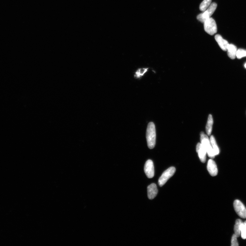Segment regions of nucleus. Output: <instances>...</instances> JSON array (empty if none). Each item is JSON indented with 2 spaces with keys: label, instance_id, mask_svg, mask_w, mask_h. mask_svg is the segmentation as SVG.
Listing matches in <instances>:
<instances>
[{
  "label": "nucleus",
  "instance_id": "obj_13",
  "mask_svg": "<svg viewBox=\"0 0 246 246\" xmlns=\"http://www.w3.org/2000/svg\"><path fill=\"white\" fill-rule=\"evenodd\" d=\"M213 124V120L211 115H209L208 116L207 124L206 126V131L207 135L210 136L212 130V127Z\"/></svg>",
  "mask_w": 246,
  "mask_h": 246
},
{
  "label": "nucleus",
  "instance_id": "obj_16",
  "mask_svg": "<svg viewBox=\"0 0 246 246\" xmlns=\"http://www.w3.org/2000/svg\"><path fill=\"white\" fill-rule=\"evenodd\" d=\"M217 4L215 3H211L210 6L205 11V12L208 14L209 17H211L212 15L213 14L215 11L217 9Z\"/></svg>",
  "mask_w": 246,
  "mask_h": 246
},
{
  "label": "nucleus",
  "instance_id": "obj_21",
  "mask_svg": "<svg viewBox=\"0 0 246 246\" xmlns=\"http://www.w3.org/2000/svg\"><path fill=\"white\" fill-rule=\"evenodd\" d=\"M244 67H245V68L246 69V63L244 64Z\"/></svg>",
  "mask_w": 246,
  "mask_h": 246
},
{
  "label": "nucleus",
  "instance_id": "obj_22",
  "mask_svg": "<svg viewBox=\"0 0 246 246\" xmlns=\"http://www.w3.org/2000/svg\"><path fill=\"white\" fill-rule=\"evenodd\" d=\"M244 223H245V225H246V221H245V222H244Z\"/></svg>",
  "mask_w": 246,
  "mask_h": 246
},
{
  "label": "nucleus",
  "instance_id": "obj_10",
  "mask_svg": "<svg viewBox=\"0 0 246 246\" xmlns=\"http://www.w3.org/2000/svg\"><path fill=\"white\" fill-rule=\"evenodd\" d=\"M215 38L221 49L223 51H227V47L229 44L228 41L223 39L222 36L219 34L215 35Z\"/></svg>",
  "mask_w": 246,
  "mask_h": 246
},
{
  "label": "nucleus",
  "instance_id": "obj_18",
  "mask_svg": "<svg viewBox=\"0 0 246 246\" xmlns=\"http://www.w3.org/2000/svg\"><path fill=\"white\" fill-rule=\"evenodd\" d=\"M241 237L243 239H246V226L244 223L242 222L241 225Z\"/></svg>",
  "mask_w": 246,
  "mask_h": 246
},
{
  "label": "nucleus",
  "instance_id": "obj_1",
  "mask_svg": "<svg viewBox=\"0 0 246 246\" xmlns=\"http://www.w3.org/2000/svg\"><path fill=\"white\" fill-rule=\"evenodd\" d=\"M146 138L148 148L153 149L155 146L156 140L155 126L153 122H150L148 125Z\"/></svg>",
  "mask_w": 246,
  "mask_h": 246
},
{
  "label": "nucleus",
  "instance_id": "obj_8",
  "mask_svg": "<svg viewBox=\"0 0 246 246\" xmlns=\"http://www.w3.org/2000/svg\"><path fill=\"white\" fill-rule=\"evenodd\" d=\"M207 170L211 176L212 177L217 176L218 174V169L217 164L213 159L208 160L207 165Z\"/></svg>",
  "mask_w": 246,
  "mask_h": 246
},
{
  "label": "nucleus",
  "instance_id": "obj_20",
  "mask_svg": "<svg viewBox=\"0 0 246 246\" xmlns=\"http://www.w3.org/2000/svg\"><path fill=\"white\" fill-rule=\"evenodd\" d=\"M237 236L235 234H233L232 237V241H231V246H238V244L237 240Z\"/></svg>",
  "mask_w": 246,
  "mask_h": 246
},
{
  "label": "nucleus",
  "instance_id": "obj_7",
  "mask_svg": "<svg viewBox=\"0 0 246 246\" xmlns=\"http://www.w3.org/2000/svg\"><path fill=\"white\" fill-rule=\"evenodd\" d=\"M196 151L198 154L199 157L201 162L204 163L206 161V149L201 143H197L196 146Z\"/></svg>",
  "mask_w": 246,
  "mask_h": 246
},
{
  "label": "nucleus",
  "instance_id": "obj_12",
  "mask_svg": "<svg viewBox=\"0 0 246 246\" xmlns=\"http://www.w3.org/2000/svg\"><path fill=\"white\" fill-rule=\"evenodd\" d=\"M149 68H140L138 69L135 73L134 77L137 79H141L148 71Z\"/></svg>",
  "mask_w": 246,
  "mask_h": 246
},
{
  "label": "nucleus",
  "instance_id": "obj_9",
  "mask_svg": "<svg viewBox=\"0 0 246 246\" xmlns=\"http://www.w3.org/2000/svg\"><path fill=\"white\" fill-rule=\"evenodd\" d=\"M158 192L157 186L155 183L151 184L147 187L148 197L149 199H154L157 195Z\"/></svg>",
  "mask_w": 246,
  "mask_h": 246
},
{
  "label": "nucleus",
  "instance_id": "obj_19",
  "mask_svg": "<svg viewBox=\"0 0 246 246\" xmlns=\"http://www.w3.org/2000/svg\"><path fill=\"white\" fill-rule=\"evenodd\" d=\"M246 57V50L243 49H238L237 50L236 57L238 59Z\"/></svg>",
  "mask_w": 246,
  "mask_h": 246
},
{
  "label": "nucleus",
  "instance_id": "obj_5",
  "mask_svg": "<svg viewBox=\"0 0 246 246\" xmlns=\"http://www.w3.org/2000/svg\"><path fill=\"white\" fill-rule=\"evenodd\" d=\"M233 207L235 211L240 217L246 218V208L241 201L238 200H235Z\"/></svg>",
  "mask_w": 246,
  "mask_h": 246
},
{
  "label": "nucleus",
  "instance_id": "obj_14",
  "mask_svg": "<svg viewBox=\"0 0 246 246\" xmlns=\"http://www.w3.org/2000/svg\"><path fill=\"white\" fill-rule=\"evenodd\" d=\"M243 222L241 220L237 219L236 220L234 228V234L237 237H239L241 234V223Z\"/></svg>",
  "mask_w": 246,
  "mask_h": 246
},
{
  "label": "nucleus",
  "instance_id": "obj_17",
  "mask_svg": "<svg viewBox=\"0 0 246 246\" xmlns=\"http://www.w3.org/2000/svg\"><path fill=\"white\" fill-rule=\"evenodd\" d=\"M211 2L212 0H204L200 5V10L202 12H204L210 6Z\"/></svg>",
  "mask_w": 246,
  "mask_h": 246
},
{
  "label": "nucleus",
  "instance_id": "obj_2",
  "mask_svg": "<svg viewBox=\"0 0 246 246\" xmlns=\"http://www.w3.org/2000/svg\"><path fill=\"white\" fill-rule=\"evenodd\" d=\"M200 135L201 143L206 149L208 156L212 159L214 158L215 155L210 140L203 132H201Z\"/></svg>",
  "mask_w": 246,
  "mask_h": 246
},
{
  "label": "nucleus",
  "instance_id": "obj_4",
  "mask_svg": "<svg viewBox=\"0 0 246 246\" xmlns=\"http://www.w3.org/2000/svg\"><path fill=\"white\" fill-rule=\"evenodd\" d=\"M176 171V169L174 167H171L163 172L159 178L158 184L160 187L165 185L168 180L172 177Z\"/></svg>",
  "mask_w": 246,
  "mask_h": 246
},
{
  "label": "nucleus",
  "instance_id": "obj_11",
  "mask_svg": "<svg viewBox=\"0 0 246 246\" xmlns=\"http://www.w3.org/2000/svg\"><path fill=\"white\" fill-rule=\"evenodd\" d=\"M237 51V47L232 44H229L227 48V54L228 57L232 59H234L236 57Z\"/></svg>",
  "mask_w": 246,
  "mask_h": 246
},
{
  "label": "nucleus",
  "instance_id": "obj_3",
  "mask_svg": "<svg viewBox=\"0 0 246 246\" xmlns=\"http://www.w3.org/2000/svg\"><path fill=\"white\" fill-rule=\"evenodd\" d=\"M204 27L205 31L211 35H214L217 32V24L213 18H208L205 21Z\"/></svg>",
  "mask_w": 246,
  "mask_h": 246
},
{
  "label": "nucleus",
  "instance_id": "obj_6",
  "mask_svg": "<svg viewBox=\"0 0 246 246\" xmlns=\"http://www.w3.org/2000/svg\"><path fill=\"white\" fill-rule=\"evenodd\" d=\"M144 172L147 177L149 178H152L154 176V167L153 162L151 160H147L145 163Z\"/></svg>",
  "mask_w": 246,
  "mask_h": 246
},
{
  "label": "nucleus",
  "instance_id": "obj_15",
  "mask_svg": "<svg viewBox=\"0 0 246 246\" xmlns=\"http://www.w3.org/2000/svg\"><path fill=\"white\" fill-rule=\"evenodd\" d=\"M210 141L215 156L218 155L219 153V149L217 142H216L215 138L213 136H211Z\"/></svg>",
  "mask_w": 246,
  "mask_h": 246
}]
</instances>
